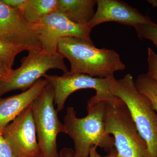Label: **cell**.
Listing matches in <instances>:
<instances>
[{
  "label": "cell",
  "instance_id": "cell-3",
  "mask_svg": "<svg viewBox=\"0 0 157 157\" xmlns=\"http://www.w3.org/2000/svg\"><path fill=\"white\" fill-rule=\"evenodd\" d=\"M104 123L112 135L119 157H150L147 144L140 136L128 108L120 98L106 101Z\"/></svg>",
  "mask_w": 157,
  "mask_h": 157
},
{
  "label": "cell",
  "instance_id": "cell-9",
  "mask_svg": "<svg viewBox=\"0 0 157 157\" xmlns=\"http://www.w3.org/2000/svg\"><path fill=\"white\" fill-rule=\"evenodd\" d=\"M37 25L42 49L48 53L57 52L59 41L62 38L77 37L92 41L91 28L73 22L58 10L48 14Z\"/></svg>",
  "mask_w": 157,
  "mask_h": 157
},
{
  "label": "cell",
  "instance_id": "cell-23",
  "mask_svg": "<svg viewBox=\"0 0 157 157\" xmlns=\"http://www.w3.org/2000/svg\"><path fill=\"white\" fill-rule=\"evenodd\" d=\"M59 154V157H75L74 150L68 147L62 148Z\"/></svg>",
  "mask_w": 157,
  "mask_h": 157
},
{
  "label": "cell",
  "instance_id": "cell-13",
  "mask_svg": "<svg viewBox=\"0 0 157 157\" xmlns=\"http://www.w3.org/2000/svg\"><path fill=\"white\" fill-rule=\"evenodd\" d=\"M97 4L96 0H57V10L75 23L88 25L95 13Z\"/></svg>",
  "mask_w": 157,
  "mask_h": 157
},
{
  "label": "cell",
  "instance_id": "cell-2",
  "mask_svg": "<svg viewBox=\"0 0 157 157\" xmlns=\"http://www.w3.org/2000/svg\"><path fill=\"white\" fill-rule=\"evenodd\" d=\"M57 51L69 60L72 73L107 78L113 76L114 72L125 69V65L115 51L97 48L92 41L82 38L60 39Z\"/></svg>",
  "mask_w": 157,
  "mask_h": 157
},
{
  "label": "cell",
  "instance_id": "cell-15",
  "mask_svg": "<svg viewBox=\"0 0 157 157\" xmlns=\"http://www.w3.org/2000/svg\"><path fill=\"white\" fill-rule=\"evenodd\" d=\"M135 82L138 91L148 98L157 112V80L146 73L138 75Z\"/></svg>",
  "mask_w": 157,
  "mask_h": 157
},
{
  "label": "cell",
  "instance_id": "cell-11",
  "mask_svg": "<svg viewBox=\"0 0 157 157\" xmlns=\"http://www.w3.org/2000/svg\"><path fill=\"white\" fill-rule=\"evenodd\" d=\"M97 9L88 25L93 29L96 26L107 22H115L134 27L155 23L137 9L123 1L118 0H97Z\"/></svg>",
  "mask_w": 157,
  "mask_h": 157
},
{
  "label": "cell",
  "instance_id": "cell-24",
  "mask_svg": "<svg viewBox=\"0 0 157 157\" xmlns=\"http://www.w3.org/2000/svg\"><path fill=\"white\" fill-rule=\"evenodd\" d=\"M147 2L154 8H157V0H148Z\"/></svg>",
  "mask_w": 157,
  "mask_h": 157
},
{
  "label": "cell",
  "instance_id": "cell-10",
  "mask_svg": "<svg viewBox=\"0 0 157 157\" xmlns=\"http://www.w3.org/2000/svg\"><path fill=\"white\" fill-rule=\"evenodd\" d=\"M1 135L17 157H42L37 140L31 105L7 126Z\"/></svg>",
  "mask_w": 157,
  "mask_h": 157
},
{
  "label": "cell",
  "instance_id": "cell-16",
  "mask_svg": "<svg viewBox=\"0 0 157 157\" xmlns=\"http://www.w3.org/2000/svg\"><path fill=\"white\" fill-rule=\"evenodd\" d=\"M25 51L26 49L23 47L11 45L0 39V64L12 69L15 57Z\"/></svg>",
  "mask_w": 157,
  "mask_h": 157
},
{
  "label": "cell",
  "instance_id": "cell-4",
  "mask_svg": "<svg viewBox=\"0 0 157 157\" xmlns=\"http://www.w3.org/2000/svg\"><path fill=\"white\" fill-rule=\"evenodd\" d=\"M112 93L128 108L139 134L147 144L150 157H157V112L150 101L138 91L130 74L116 80Z\"/></svg>",
  "mask_w": 157,
  "mask_h": 157
},
{
  "label": "cell",
  "instance_id": "cell-21",
  "mask_svg": "<svg viewBox=\"0 0 157 157\" xmlns=\"http://www.w3.org/2000/svg\"><path fill=\"white\" fill-rule=\"evenodd\" d=\"M13 69H10L5 66L0 64V85L7 81L10 78Z\"/></svg>",
  "mask_w": 157,
  "mask_h": 157
},
{
  "label": "cell",
  "instance_id": "cell-14",
  "mask_svg": "<svg viewBox=\"0 0 157 157\" xmlns=\"http://www.w3.org/2000/svg\"><path fill=\"white\" fill-rule=\"evenodd\" d=\"M57 0H28L22 11L29 22L38 24L43 18L57 10Z\"/></svg>",
  "mask_w": 157,
  "mask_h": 157
},
{
  "label": "cell",
  "instance_id": "cell-25",
  "mask_svg": "<svg viewBox=\"0 0 157 157\" xmlns=\"http://www.w3.org/2000/svg\"><path fill=\"white\" fill-rule=\"evenodd\" d=\"M152 42H153L154 44V45H155L157 47V39H154V40H153V41H152Z\"/></svg>",
  "mask_w": 157,
  "mask_h": 157
},
{
  "label": "cell",
  "instance_id": "cell-19",
  "mask_svg": "<svg viewBox=\"0 0 157 157\" xmlns=\"http://www.w3.org/2000/svg\"><path fill=\"white\" fill-rule=\"evenodd\" d=\"M0 157H17L12 147L2 135H0Z\"/></svg>",
  "mask_w": 157,
  "mask_h": 157
},
{
  "label": "cell",
  "instance_id": "cell-1",
  "mask_svg": "<svg viewBox=\"0 0 157 157\" xmlns=\"http://www.w3.org/2000/svg\"><path fill=\"white\" fill-rule=\"evenodd\" d=\"M105 101H87V114L76 116L74 108L69 107L64 118V133L69 135L74 144L75 157H89L93 147L104 149L107 153L114 147V138L107 133L104 123Z\"/></svg>",
  "mask_w": 157,
  "mask_h": 157
},
{
  "label": "cell",
  "instance_id": "cell-26",
  "mask_svg": "<svg viewBox=\"0 0 157 157\" xmlns=\"http://www.w3.org/2000/svg\"><path fill=\"white\" fill-rule=\"evenodd\" d=\"M154 78V79H155V80H157V76H156V77H155V78Z\"/></svg>",
  "mask_w": 157,
  "mask_h": 157
},
{
  "label": "cell",
  "instance_id": "cell-22",
  "mask_svg": "<svg viewBox=\"0 0 157 157\" xmlns=\"http://www.w3.org/2000/svg\"><path fill=\"white\" fill-rule=\"evenodd\" d=\"M89 157H119L118 156L117 151L115 147L111 151L107 153L105 156H102L98 153L97 150V147H93L90 149Z\"/></svg>",
  "mask_w": 157,
  "mask_h": 157
},
{
  "label": "cell",
  "instance_id": "cell-18",
  "mask_svg": "<svg viewBox=\"0 0 157 157\" xmlns=\"http://www.w3.org/2000/svg\"><path fill=\"white\" fill-rule=\"evenodd\" d=\"M147 75L152 78L157 76V54L150 48H147Z\"/></svg>",
  "mask_w": 157,
  "mask_h": 157
},
{
  "label": "cell",
  "instance_id": "cell-6",
  "mask_svg": "<svg viewBox=\"0 0 157 157\" xmlns=\"http://www.w3.org/2000/svg\"><path fill=\"white\" fill-rule=\"evenodd\" d=\"M54 104L53 90L48 83L31 104L42 157H59L57 137L64 132V126L59 120Z\"/></svg>",
  "mask_w": 157,
  "mask_h": 157
},
{
  "label": "cell",
  "instance_id": "cell-5",
  "mask_svg": "<svg viewBox=\"0 0 157 157\" xmlns=\"http://www.w3.org/2000/svg\"><path fill=\"white\" fill-rule=\"evenodd\" d=\"M21 60L18 69L13 70L10 78L0 85V97L15 90H28L51 69L68 72L64 57L59 52L48 53L41 49H31Z\"/></svg>",
  "mask_w": 157,
  "mask_h": 157
},
{
  "label": "cell",
  "instance_id": "cell-7",
  "mask_svg": "<svg viewBox=\"0 0 157 157\" xmlns=\"http://www.w3.org/2000/svg\"><path fill=\"white\" fill-rule=\"evenodd\" d=\"M43 77L47 79L53 89L54 104L56 106L58 112L64 109L69 96L78 90H95V95L90 98L95 101H107L115 97L112 93L113 85L116 80L114 76L109 78H100L68 71L62 76L45 74Z\"/></svg>",
  "mask_w": 157,
  "mask_h": 157
},
{
  "label": "cell",
  "instance_id": "cell-17",
  "mask_svg": "<svg viewBox=\"0 0 157 157\" xmlns=\"http://www.w3.org/2000/svg\"><path fill=\"white\" fill-rule=\"evenodd\" d=\"M138 36L140 39H144L153 41L157 39V25H144L135 28Z\"/></svg>",
  "mask_w": 157,
  "mask_h": 157
},
{
  "label": "cell",
  "instance_id": "cell-8",
  "mask_svg": "<svg viewBox=\"0 0 157 157\" xmlns=\"http://www.w3.org/2000/svg\"><path fill=\"white\" fill-rule=\"evenodd\" d=\"M0 39L27 51L42 50L37 24L26 19L22 11L0 0Z\"/></svg>",
  "mask_w": 157,
  "mask_h": 157
},
{
  "label": "cell",
  "instance_id": "cell-12",
  "mask_svg": "<svg viewBox=\"0 0 157 157\" xmlns=\"http://www.w3.org/2000/svg\"><path fill=\"white\" fill-rule=\"evenodd\" d=\"M48 84L47 79L41 78L21 94L0 98V135L7 126L31 105Z\"/></svg>",
  "mask_w": 157,
  "mask_h": 157
},
{
  "label": "cell",
  "instance_id": "cell-20",
  "mask_svg": "<svg viewBox=\"0 0 157 157\" xmlns=\"http://www.w3.org/2000/svg\"><path fill=\"white\" fill-rule=\"evenodd\" d=\"M4 4L15 9L23 11L25 8L28 0H1Z\"/></svg>",
  "mask_w": 157,
  "mask_h": 157
}]
</instances>
